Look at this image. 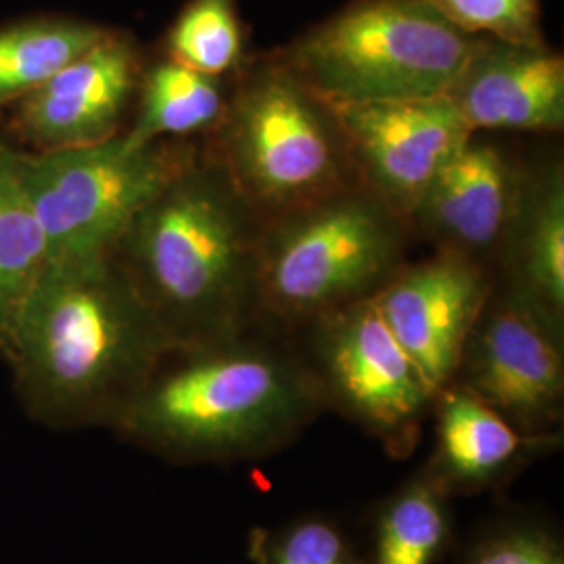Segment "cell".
<instances>
[{"label": "cell", "instance_id": "cell-1", "mask_svg": "<svg viewBox=\"0 0 564 564\" xmlns=\"http://www.w3.org/2000/svg\"><path fill=\"white\" fill-rule=\"evenodd\" d=\"M172 347L109 251L48 263L0 358L36 423L113 429Z\"/></svg>", "mask_w": 564, "mask_h": 564}, {"label": "cell", "instance_id": "cell-2", "mask_svg": "<svg viewBox=\"0 0 564 564\" xmlns=\"http://www.w3.org/2000/svg\"><path fill=\"white\" fill-rule=\"evenodd\" d=\"M323 414L291 337L256 323L172 347L111 431L165 463H251L295 444Z\"/></svg>", "mask_w": 564, "mask_h": 564}, {"label": "cell", "instance_id": "cell-3", "mask_svg": "<svg viewBox=\"0 0 564 564\" xmlns=\"http://www.w3.org/2000/svg\"><path fill=\"white\" fill-rule=\"evenodd\" d=\"M262 224L202 142L111 256L174 347L214 341L258 323Z\"/></svg>", "mask_w": 564, "mask_h": 564}, {"label": "cell", "instance_id": "cell-4", "mask_svg": "<svg viewBox=\"0 0 564 564\" xmlns=\"http://www.w3.org/2000/svg\"><path fill=\"white\" fill-rule=\"evenodd\" d=\"M410 224L349 184L262 224L258 323L291 335L372 300L408 262Z\"/></svg>", "mask_w": 564, "mask_h": 564}, {"label": "cell", "instance_id": "cell-5", "mask_svg": "<svg viewBox=\"0 0 564 564\" xmlns=\"http://www.w3.org/2000/svg\"><path fill=\"white\" fill-rule=\"evenodd\" d=\"M203 147L262 223L356 184L335 107L276 48L245 61Z\"/></svg>", "mask_w": 564, "mask_h": 564}, {"label": "cell", "instance_id": "cell-6", "mask_svg": "<svg viewBox=\"0 0 564 564\" xmlns=\"http://www.w3.org/2000/svg\"><path fill=\"white\" fill-rule=\"evenodd\" d=\"M477 39L433 0H351L276 51L324 101L366 105L442 97Z\"/></svg>", "mask_w": 564, "mask_h": 564}, {"label": "cell", "instance_id": "cell-7", "mask_svg": "<svg viewBox=\"0 0 564 564\" xmlns=\"http://www.w3.org/2000/svg\"><path fill=\"white\" fill-rule=\"evenodd\" d=\"M203 141L123 139L28 151L18 147L21 181L48 242V263L109 253L123 228L182 167Z\"/></svg>", "mask_w": 564, "mask_h": 564}, {"label": "cell", "instance_id": "cell-8", "mask_svg": "<svg viewBox=\"0 0 564 564\" xmlns=\"http://www.w3.org/2000/svg\"><path fill=\"white\" fill-rule=\"evenodd\" d=\"M289 337L324 414L356 424L395 460L416 452L437 389L393 337L375 300L328 312Z\"/></svg>", "mask_w": 564, "mask_h": 564}, {"label": "cell", "instance_id": "cell-9", "mask_svg": "<svg viewBox=\"0 0 564 564\" xmlns=\"http://www.w3.org/2000/svg\"><path fill=\"white\" fill-rule=\"evenodd\" d=\"M524 433L564 421V328L494 284L452 377Z\"/></svg>", "mask_w": 564, "mask_h": 564}, {"label": "cell", "instance_id": "cell-10", "mask_svg": "<svg viewBox=\"0 0 564 564\" xmlns=\"http://www.w3.org/2000/svg\"><path fill=\"white\" fill-rule=\"evenodd\" d=\"M333 107L356 184L405 223L437 172L475 134L445 95Z\"/></svg>", "mask_w": 564, "mask_h": 564}, {"label": "cell", "instance_id": "cell-11", "mask_svg": "<svg viewBox=\"0 0 564 564\" xmlns=\"http://www.w3.org/2000/svg\"><path fill=\"white\" fill-rule=\"evenodd\" d=\"M144 61L132 34L109 28L7 113L9 141L28 151H57L120 137L134 109Z\"/></svg>", "mask_w": 564, "mask_h": 564}, {"label": "cell", "instance_id": "cell-12", "mask_svg": "<svg viewBox=\"0 0 564 564\" xmlns=\"http://www.w3.org/2000/svg\"><path fill=\"white\" fill-rule=\"evenodd\" d=\"M494 289L484 263L433 251L403 263L372 297L389 330L435 389L452 381L464 343Z\"/></svg>", "mask_w": 564, "mask_h": 564}, {"label": "cell", "instance_id": "cell-13", "mask_svg": "<svg viewBox=\"0 0 564 564\" xmlns=\"http://www.w3.org/2000/svg\"><path fill=\"white\" fill-rule=\"evenodd\" d=\"M524 165L527 162L517 160L506 147L475 132L416 203L408 220L414 241L491 270Z\"/></svg>", "mask_w": 564, "mask_h": 564}, {"label": "cell", "instance_id": "cell-14", "mask_svg": "<svg viewBox=\"0 0 564 564\" xmlns=\"http://www.w3.org/2000/svg\"><path fill=\"white\" fill-rule=\"evenodd\" d=\"M445 97L473 132H563V55L545 42L477 39Z\"/></svg>", "mask_w": 564, "mask_h": 564}, {"label": "cell", "instance_id": "cell-15", "mask_svg": "<svg viewBox=\"0 0 564 564\" xmlns=\"http://www.w3.org/2000/svg\"><path fill=\"white\" fill-rule=\"evenodd\" d=\"M429 421L433 449L423 470L452 500L505 489L563 447V431L524 433L454 381L437 389Z\"/></svg>", "mask_w": 564, "mask_h": 564}, {"label": "cell", "instance_id": "cell-16", "mask_svg": "<svg viewBox=\"0 0 564 564\" xmlns=\"http://www.w3.org/2000/svg\"><path fill=\"white\" fill-rule=\"evenodd\" d=\"M494 284L564 328V162L524 165L523 181L491 260Z\"/></svg>", "mask_w": 564, "mask_h": 564}, {"label": "cell", "instance_id": "cell-17", "mask_svg": "<svg viewBox=\"0 0 564 564\" xmlns=\"http://www.w3.org/2000/svg\"><path fill=\"white\" fill-rule=\"evenodd\" d=\"M235 76L195 72L163 55L147 57L130 121L128 147L153 141H205L223 121Z\"/></svg>", "mask_w": 564, "mask_h": 564}, {"label": "cell", "instance_id": "cell-18", "mask_svg": "<svg viewBox=\"0 0 564 564\" xmlns=\"http://www.w3.org/2000/svg\"><path fill=\"white\" fill-rule=\"evenodd\" d=\"M107 32V25L67 15H34L0 25V116H7Z\"/></svg>", "mask_w": 564, "mask_h": 564}, {"label": "cell", "instance_id": "cell-19", "mask_svg": "<svg viewBox=\"0 0 564 564\" xmlns=\"http://www.w3.org/2000/svg\"><path fill=\"white\" fill-rule=\"evenodd\" d=\"M46 265L48 242L21 181L18 144L0 139V356Z\"/></svg>", "mask_w": 564, "mask_h": 564}, {"label": "cell", "instance_id": "cell-20", "mask_svg": "<svg viewBox=\"0 0 564 564\" xmlns=\"http://www.w3.org/2000/svg\"><path fill=\"white\" fill-rule=\"evenodd\" d=\"M452 498L423 468L375 512L372 564H435L454 540Z\"/></svg>", "mask_w": 564, "mask_h": 564}, {"label": "cell", "instance_id": "cell-21", "mask_svg": "<svg viewBox=\"0 0 564 564\" xmlns=\"http://www.w3.org/2000/svg\"><path fill=\"white\" fill-rule=\"evenodd\" d=\"M160 55L202 74L235 76L251 55L239 0H188L167 28Z\"/></svg>", "mask_w": 564, "mask_h": 564}, {"label": "cell", "instance_id": "cell-22", "mask_svg": "<svg viewBox=\"0 0 564 564\" xmlns=\"http://www.w3.org/2000/svg\"><path fill=\"white\" fill-rule=\"evenodd\" d=\"M247 554L253 564H366L347 542L339 524L324 517L249 531Z\"/></svg>", "mask_w": 564, "mask_h": 564}, {"label": "cell", "instance_id": "cell-23", "mask_svg": "<svg viewBox=\"0 0 564 564\" xmlns=\"http://www.w3.org/2000/svg\"><path fill=\"white\" fill-rule=\"evenodd\" d=\"M463 564H564L563 535L538 517H510L479 533Z\"/></svg>", "mask_w": 564, "mask_h": 564}, {"label": "cell", "instance_id": "cell-24", "mask_svg": "<svg viewBox=\"0 0 564 564\" xmlns=\"http://www.w3.org/2000/svg\"><path fill=\"white\" fill-rule=\"evenodd\" d=\"M447 20L479 39L542 44V0H433Z\"/></svg>", "mask_w": 564, "mask_h": 564}]
</instances>
